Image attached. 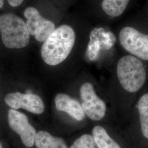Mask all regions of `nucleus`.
<instances>
[{
	"mask_svg": "<svg viewBox=\"0 0 148 148\" xmlns=\"http://www.w3.org/2000/svg\"><path fill=\"white\" fill-rule=\"evenodd\" d=\"M137 109L140 122L141 131L148 139V93L142 95L137 103Z\"/></svg>",
	"mask_w": 148,
	"mask_h": 148,
	"instance_id": "nucleus-13",
	"label": "nucleus"
},
{
	"mask_svg": "<svg viewBox=\"0 0 148 148\" xmlns=\"http://www.w3.org/2000/svg\"><path fill=\"white\" fill-rule=\"evenodd\" d=\"M70 148H95L93 136L85 134L77 138Z\"/></svg>",
	"mask_w": 148,
	"mask_h": 148,
	"instance_id": "nucleus-14",
	"label": "nucleus"
},
{
	"mask_svg": "<svg viewBox=\"0 0 148 148\" xmlns=\"http://www.w3.org/2000/svg\"><path fill=\"white\" fill-rule=\"evenodd\" d=\"M35 144L37 148H68L62 138L55 137L45 131L37 133Z\"/></svg>",
	"mask_w": 148,
	"mask_h": 148,
	"instance_id": "nucleus-10",
	"label": "nucleus"
},
{
	"mask_svg": "<svg viewBox=\"0 0 148 148\" xmlns=\"http://www.w3.org/2000/svg\"><path fill=\"white\" fill-rule=\"evenodd\" d=\"M8 120L10 126L19 135L24 145L28 148L32 147L37 133L35 128L29 123L27 116L11 109L8 113Z\"/></svg>",
	"mask_w": 148,
	"mask_h": 148,
	"instance_id": "nucleus-7",
	"label": "nucleus"
},
{
	"mask_svg": "<svg viewBox=\"0 0 148 148\" xmlns=\"http://www.w3.org/2000/svg\"><path fill=\"white\" fill-rule=\"evenodd\" d=\"M5 101L15 110L22 108L35 114H41L45 110V105L41 98L31 93H11L5 95Z\"/></svg>",
	"mask_w": 148,
	"mask_h": 148,
	"instance_id": "nucleus-8",
	"label": "nucleus"
},
{
	"mask_svg": "<svg viewBox=\"0 0 148 148\" xmlns=\"http://www.w3.org/2000/svg\"><path fill=\"white\" fill-rule=\"evenodd\" d=\"M0 148H2V145H1V143H0Z\"/></svg>",
	"mask_w": 148,
	"mask_h": 148,
	"instance_id": "nucleus-16",
	"label": "nucleus"
},
{
	"mask_svg": "<svg viewBox=\"0 0 148 148\" xmlns=\"http://www.w3.org/2000/svg\"><path fill=\"white\" fill-rule=\"evenodd\" d=\"M119 38L122 47L138 58L148 60V35L143 34L134 27H123Z\"/></svg>",
	"mask_w": 148,
	"mask_h": 148,
	"instance_id": "nucleus-4",
	"label": "nucleus"
},
{
	"mask_svg": "<svg viewBox=\"0 0 148 148\" xmlns=\"http://www.w3.org/2000/svg\"><path fill=\"white\" fill-rule=\"evenodd\" d=\"M56 109L66 112L77 121H82L85 117V113L79 101L64 93H59L54 99Z\"/></svg>",
	"mask_w": 148,
	"mask_h": 148,
	"instance_id": "nucleus-9",
	"label": "nucleus"
},
{
	"mask_svg": "<svg viewBox=\"0 0 148 148\" xmlns=\"http://www.w3.org/2000/svg\"><path fill=\"white\" fill-rule=\"evenodd\" d=\"M93 138L98 148H121L118 143L112 139L106 130L100 126H96L92 130Z\"/></svg>",
	"mask_w": 148,
	"mask_h": 148,
	"instance_id": "nucleus-11",
	"label": "nucleus"
},
{
	"mask_svg": "<svg viewBox=\"0 0 148 148\" xmlns=\"http://www.w3.org/2000/svg\"><path fill=\"white\" fill-rule=\"evenodd\" d=\"M117 75L123 88L130 93L140 90L147 77L142 62L132 55H126L120 59L117 65Z\"/></svg>",
	"mask_w": 148,
	"mask_h": 148,
	"instance_id": "nucleus-2",
	"label": "nucleus"
},
{
	"mask_svg": "<svg viewBox=\"0 0 148 148\" xmlns=\"http://www.w3.org/2000/svg\"><path fill=\"white\" fill-rule=\"evenodd\" d=\"M130 0H103L101 8L108 16L117 17L125 11Z\"/></svg>",
	"mask_w": 148,
	"mask_h": 148,
	"instance_id": "nucleus-12",
	"label": "nucleus"
},
{
	"mask_svg": "<svg viewBox=\"0 0 148 148\" xmlns=\"http://www.w3.org/2000/svg\"><path fill=\"white\" fill-rule=\"evenodd\" d=\"M81 106L85 114L91 120L99 121L106 115V107L104 101L98 97L93 85L85 82L79 89Z\"/></svg>",
	"mask_w": 148,
	"mask_h": 148,
	"instance_id": "nucleus-5",
	"label": "nucleus"
},
{
	"mask_svg": "<svg viewBox=\"0 0 148 148\" xmlns=\"http://www.w3.org/2000/svg\"><path fill=\"white\" fill-rule=\"evenodd\" d=\"M24 15L27 19L26 24L30 34L40 42H44L56 29L53 22L43 18L34 7H27Z\"/></svg>",
	"mask_w": 148,
	"mask_h": 148,
	"instance_id": "nucleus-6",
	"label": "nucleus"
},
{
	"mask_svg": "<svg viewBox=\"0 0 148 148\" xmlns=\"http://www.w3.org/2000/svg\"><path fill=\"white\" fill-rule=\"evenodd\" d=\"M4 1L5 0H0V8L3 7L4 4ZM23 1L24 0H7L9 5L13 7H16L21 5L23 3Z\"/></svg>",
	"mask_w": 148,
	"mask_h": 148,
	"instance_id": "nucleus-15",
	"label": "nucleus"
},
{
	"mask_svg": "<svg viewBox=\"0 0 148 148\" xmlns=\"http://www.w3.org/2000/svg\"><path fill=\"white\" fill-rule=\"evenodd\" d=\"M75 40L73 27L68 25L57 27L43 42L41 50L43 60L51 66L62 63L71 53Z\"/></svg>",
	"mask_w": 148,
	"mask_h": 148,
	"instance_id": "nucleus-1",
	"label": "nucleus"
},
{
	"mask_svg": "<svg viewBox=\"0 0 148 148\" xmlns=\"http://www.w3.org/2000/svg\"><path fill=\"white\" fill-rule=\"evenodd\" d=\"M0 32L5 47L11 49L25 47L30 41L27 24L19 16L12 13L0 16Z\"/></svg>",
	"mask_w": 148,
	"mask_h": 148,
	"instance_id": "nucleus-3",
	"label": "nucleus"
}]
</instances>
